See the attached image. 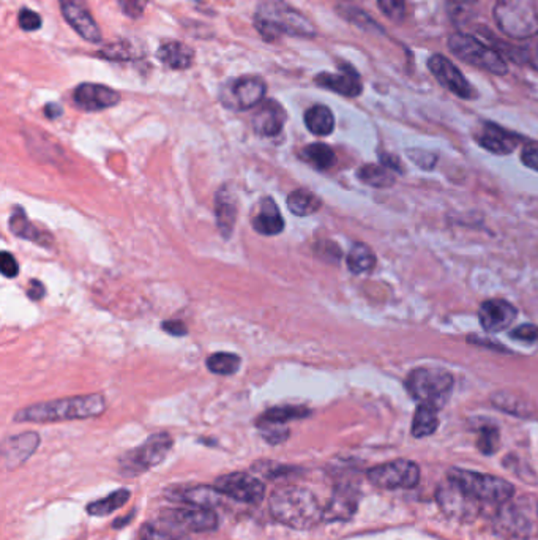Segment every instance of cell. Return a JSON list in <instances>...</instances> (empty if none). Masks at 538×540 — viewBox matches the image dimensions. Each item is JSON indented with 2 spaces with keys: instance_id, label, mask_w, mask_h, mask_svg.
Here are the masks:
<instances>
[{
  "instance_id": "6da1fadb",
  "label": "cell",
  "mask_w": 538,
  "mask_h": 540,
  "mask_svg": "<svg viewBox=\"0 0 538 540\" xmlns=\"http://www.w3.org/2000/svg\"><path fill=\"white\" fill-rule=\"evenodd\" d=\"M269 511L277 522L299 531L314 528L324 520V509L318 498L297 485L277 488L269 499Z\"/></svg>"
},
{
  "instance_id": "7bdbcfd3",
  "label": "cell",
  "mask_w": 538,
  "mask_h": 540,
  "mask_svg": "<svg viewBox=\"0 0 538 540\" xmlns=\"http://www.w3.org/2000/svg\"><path fill=\"white\" fill-rule=\"evenodd\" d=\"M314 253L320 256V260L322 261L331 262V264L340 262L343 256V251L340 250V247L330 240H320L318 244L314 245Z\"/></svg>"
},
{
  "instance_id": "1f68e13d",
  "label": "cell",
  "mask_w": 538,
  "mask_h": 540,
  "mask_svg": "<svg viewBox=\"0 0 538 540\" xmlns=\"http://www.w3.org/2000/svg\"><path fill=\"white\" fill-rule=\"evenodd\" d=\"M141 540H189L185 535V529L178 528V525L160 518L154 523L144 525L139 535Z\"/></svg>"
},
{
  "instance_id": "7c38bea8",
  "label": "cell",
  "mask_w": 538,
  "mask_h": 540,
  "mask_svg": "<svg viewBox=\"0 0 538 540\" xmlns=\"http://www.w3.org/2000/svg\"><path fill=\"white\" fill-rule=\"evenodd\" d=\"M368 479L379 488H414L421 482V468L411 460H393L368 471Z\"/></svg>"
},
{
  "instance_id": "30bf717a",
  "label": "cell",
  "mask_w": 538,
  "mask_h": 540,
  "mask_svg": "<svg viewBox=\"0 0 538 540\" xmlns=\"http://www.w3.org/2000/svg\"><path fill=\"white\" fill-rule=\"evenodd\" d=\"M436 501L445 515L460 523H472L477 520L483 504L449 477L439 485Z\"/></svg>"
},
{
  "instance_id": "f1b7e54d",
  "label": "cell",
  "mask_w": 538,
  "mask_h": 540,
  "mask_svg": "<svg viewBox=\"0 0 538 540\" xmlns=\"http://www.w3.org/2000/svg\"><path fill=\"white\" fill-rule=\"evenodd\" d=\"M96 56L111 62H130V60L142 59L146 56V48L139 42L125 38V40L109 43Z\"/></svg>"
},
{
  "instance_id": "83f0119b",
  "label": "cell",
  "mask_w": 538,
  "mask_h": 540,
  "mask_svg": "<svg viewBox=\"0 0 538 540\" xmlns=\"http://www.w3.org/2000/svg\"><path fill=\"white\" fill-rule=\"evenodd\" d=\"M10 229L16 238L29 240L34 244L42 245V247H49V244H53V238L46 232L40 231L27 219V215L21 208H15V210H13L12 217H10Z\"/></svg>"
},
{
  "instance_id": "5bb4252c",
  "label": "cell",
  "mask_w": 538,
  "mask_h": 540,
  "mask_svg": "<svg viewBox=\"0 0 538 540\" xmlns=\"http://www.w3.org/2000/svg\"><path fill=\"white\" fill-rule=\"evenodd\" d=\"M161 518L178 525V528L191 533H208L219 526V518L215 509L198 507V505H184V507H171L161 512Z\"/></svg>"
},
{
  "instance_id": "484cf974",
  "label": "cell",
  "mask_w": 538,
  "mask_h": 540,
  "mask_svg": "<svg viewBox=\"0 0 538 540\" xmlns=\"http://www.w3.org/2000/svg\"><path fill=\"white\" fill-rule=\"evenodd\" d=\"M157 59L171 70H187L195 62V51L182 42H166L157 51Z\"/></svg>"
},
{
  "instance_id": "5b68a950",
  "label": "cell",
  "mask_w": 538,
  "mask_h": 540,
  "mask_svg": "<svg viewBox=\"0 0 538 540\" xmlns=\"http://www.w3.org/2000/svg\"><path fill=\"white\" fill-rule=\"evenodd\" d=\"M409 395L419 404L444 408L453 391V376L442 369H417L406 380Z\"/></svg>"
},
{
  "instance_id": "7402d4cb",
  "label": "cell",
  "mask_w": 538,
  "mask_h": 540,
  "mask_svg": "<svg viewBox=\"0 0 538 540\" xmlns=\"http://www.w3.org/2000/svg\"><path fill=\"white\" fill-rule=\"evenodd\" d=\"M288 120V113L277 100H264L253 114V128L260 137H279Z\"/></svg>"
},
{
  "instance_id": "9a60e30c",
  "label": "cell",
  "mask_w": 538,
  "mask_h": 540,
  "mask_svg": "<svg viewBox=\"0 0 538 540\" xmlns=\"http://www.w3.org/2000/svg\"><path fill=\"white\" fill-rule=\"evenodd\" d=\"M428 68L438 79L439 84L444 86L453 96L460 97L462 100H472L477 96L472 84L469 83L462 70L442 54L431 56L428 59Z\"/></svg>"
},
{
  "instance_id": "52a82bcc",
  "label": "cell",
  "mask_w": 538,
  "mask_h": 540,
  "mask_svg": "<svg viewBox=\"0 0 538 540\" xmlns=\"http://www.w3.org/2000/svg\"><path fill=\"white\" fill-rule=\"evenodd\" d=\"M449 48L458 59L466 62L469 66H477L480 70L503 76L509 72L507 62L502 56L494 49L486 46L479 38L468 34H453L449 38Z\"/></svg>"
},
{
  "instance_id": "ee69618b",
  "label": "cell",
  "mask_w": 538,
  "mask_h": 540,
  "mask_svg": "<svg viewBox=\"0 0 538 540\" xmlns=\"http://www.w3.org/2000/svg\"><path fill=\"white\" fill-rule=\"evenodd\" d=\"M378 5L381 12L393 23H401L404 19V13H406L404 0H378Z\"/></svg>"
},
{
  "instance_id": "7a4b0ae2",
  "label": "cell",
  "mask_w": 538,
  "mask_h": 540,
  "mask_svg": "<svg viewBox=\"0 0 538 540\" xmlns=\"http://www.w3.org/2000/svg\"><path fill=\"white\" fill-rule=\"evenodd\" d=\"M107 410V402L100 393L60 398L54 402L32 404L18 411L15 422L24 423H51V422L81 421L98 417Z\"/></svg>"
},
{
  "instance_id": "9c48e42d",
  "label": "cell",
  "mask_w": 538,
  "mask_h": 540,
  "mask_svg": "<svg viewBox=\"0 0 538 540\" xmlns=\"http://www.w3.org/2000/svg\"><path fill=\"white\" fill-rule=\"evenodd\" d=\"M510 501L499 505L492 520L497 535L512 540L533 539L538 535V516H533L526 505Z\"/></svg>"
},
{
  "instance_id": "e0dca14e",
  "label": "cell",
  "mask_w": 538,
  "mask_h": 540,
  "mask_svg": "<svg viewBox=\"0 0 538 540\" xmlns=\"http://www.w3.org/2000/svg\"><path fill=\"white\" fill-rule=\"evenodd\" d=\"M73 100L79 109L96 113L118 105L120 94L105 84L83 83L75 89Z\"/></svg>"
},
{
  "instance_id": "cb8c5ba5",
  "label": "cell",
  "mask_w": 538,
  "mask_h": 540,
  "mask_svg": "<svg viewBox=\"0 0 538 540\" xmlns=\"http://www.w3.org/2000/svg\"><path fill=\"white\" fill-rule=\"evenodd\" d=\"M520 141L521 138L518 135L492 122L483 125V130L479 137L480 146L496 155L512 154Z\"/></svg>"
},
{
  "instance_id": "bcb514c9",
  "label": "cell",
  "mask_w": 538,
  "mask_h": 540,
  "mask_svg": "<svg viewBox=\"0 0 538 540\" xmlns=\"http://www.w3.org/2000/svg\"><path fill=\"white\" fill-rule=\"evenodd\" d=\"M256 471H259L260 474L270 477L272 481H275L277 477H284V475H290L292 473H297L299 469L288 466V464H255Z\"/></svg>"
},
{
  "instance_id": "f35d334b",
  "label": "cell",
  "mask_w": 538,
  "mask_h": 540,
  "mask_svg": "<svg viewBox=\"0 0 538 540\" xmlns=\"http://www.w3.org/2000/svg\"><path fill=\"white\" fill-rule=\"evenodd\" d=\"M303 158L316 169H330L337 163V155L324 143L310 144L303 148Z\"/></svg>"
},
{
  "instance_id": "e575fe53",
  "label": "cell",
  "mask_w": 538,
  "mask_h": 540,
  "mask_svg": "<svg viewBox=\"0 0 538 540\" xmlns=\"http://www.w3.org/2000/svg\"><path fill=\"white\" fill-rule=\"evenodd\" d=\"M436 408L430 404H419L412 421V434L415 438L431 436L439 427V417Z\"/></svg>"
},
{
  "instance_id": "3957f363",
  "label": "cell",
  "mask_w": 538,
  "mask_h": 540,
  "mask_svg": "<svg viewBox=\"0 0 538 540\" xmlns=\"http://www.w3.org/2000/svg\"><path fill=\"white\" fill-rule=\"evenodd\" d=\"M255 27L269 42L281 36L314 38L318 34L313 21L284 0H259Z\"/></svg>"
},
{
  "instance_id": "d6986e66",
  "label": "cell",
  "mask_w": 538,
  "mask_h": 540,
  "mask_svg": "<svg viewBox=\"0 0 538 540\" xmlns=\"http://www.w3.org/2000/svg\"><path fill=\"white\" fill-rule=\"evenodd\" d=\"M518 310L513 303L503 299H490L480 305L479 320L488 333L502 332L516 320Z\"/></svg>"
},
{
  "instance_id": "680465c9",
  "label": "cell",
  "mask_w": 538,
  "mask_h": 540,
  "mask_svg": "<svg viewBox=\"0 0 538 540\" xmlns=\"http://www.w3.org/2000/svg\"><path fill=\"white\" fill-rule=\"evenodd\" d=\"M455 2H460V4H475L479 0H455Z\"/></svg>"
},
{
  "instance_id": "db71d44e",
  "label": "cell",
  "mask_w": 538,
  "mask_h": 540,
  "mask_svg": "<svg viewBox=\"0 0 538 540\" xmlns=\"http://www.w3.org/2000/svg\"><path fill=\"white\" fill-rule=\"evenodd\" d=\"M161 327H163V331H166L172 337H185L188 333V327L185 326V322H182V321H165Z\"/></svg>"
},
{
  "instance_id": "8d00e7d4",
  "label": "cell",
  "mask_w": 538,
  "mask_h": 540,
  "mask_svg": "<svg viewBox=\"0 0 538 540\" xmlns=\"http://www.w3.org/2000/svg\"><path fill=\"white\" fill-rule=\"evenodd\" d=\"M130 490L127 488H120L117 492H113L107 494V498L98 499L92 504L87 505V512L94 516H107L117 511L120 507H124L128 499H130Z\"/></svg>"
},
{
  "instance_id": "8992f818",
  "label": "cell",
  "mask_w": 538,
  "mask_h": 540,
  "mask_svg": "<svg viewBox=\"0 0 538 540\" xmlns=\"http://www.w3.org/2000/svg\"><path fill=\"white\" fill-rule=\"evenodd\" d=\"M449 479L460 484L466 492L471 493L473 498L480 503H492V504H503L515 494V487L496 475L483 474L477 471L468 469L452 468L447 474Z\"/></svg>"
},
{
  "instance_id": "2e32d148",
  "label": "cell",
  "mask_w": 538,
  "mask_h": 540,
  "mask_svg": "<svg viewBox=\"0 0 538 540\" xmlns=\"http://www.w3.org/2000/svg\"><path fill=\"white\" fill-rule=\"evenodd\" d=\"M60 12L77 36L89 43H101L103 34L90 13L87 0H59Z\"/></svg>"
},
{
  "instance_id": "d4e9b609",
  "label": "cell",
  "mask_w": 538,
  "mask_h": 540,
  "mask_svg": "<svg viewBox=\"0 0 538 540\" xmlns=\"http://www.w3.org/2000/svg\"><path fill=\"white\" fill-rule=\"evenodd\" d=\"M215 214H217V226L221 236L231 239L237 221V202L234 193L228 187H223L217 193L215 199Z\"/></svg>"
},
{
  "instance_id": "74e56055",
  "label": "cell",
  "mask_w": 538,
  "mask_h": 540,
  "mask_svg": "<svg viewBox=\"0 0 538 540\" xmlns=\"http://www.w3.org/2000/svg\"><path fill=\"white\" fill-rule=\"evenodd\" d=\"M357 178H360L363 184L371 185L376 188H387L395 184V176L391 174V169L384 165H365L359 168Z\"/></svg>"
},
{
  "instance_id": "7dc6e473",
  "label": "cell",
  "mask_w": 538,
  "mask_h": 540,
  "mask_svg": "<svg viewBox=\"0 0 538 540\" xmlns=\"http://www.w3.org/2000/svg\"><path fill=\"white\" fill-rule=\"evenodd\" d=\"M148 2L150 0H117V5L128 18L137 19L146 12Z\"/></svg>"
},
{
  "instance_id": "ab89813d",
  "label": "cell",
  "mask_w": 538,
  "mask_h": 540,
  "mask_svg": "<svg viewBox=\"0 0 538 540\" xmlns=\"http://www.w3.org/2000/svg\"><path fill=\"white\" fill-rule=\"evenodd\" d=\"M242 365V359L232 352H215L208 359V369L219 376L236 374Z\"/></svg>"
},
{
  "instance_id": "44dd1931",
  "label": "cell",
  "mask_w": 538,
  "mask_h": 540,
  "mask_svg": "<svg viewBox=\"0 0 538 540\" xmlns=\"http://www.w3.org/2000/svg\"><path fill=\"white\" fill-rule=\"evenodd\" d=\"M314 83L322 89L331 90L338 96L350 97V98H355L363 92L360 75L350 66H341L337 73H320L314 77Z\"/></svg>"
},
{
  "instance_id": "603a6c76",
  "label": "cell",
  "mask_w": 538,
  "mask_h": 540,
  "mask_svg": "<svg viewBox=\"0 0 538 540\" xmlns=\"http://www.w3.org/2000/svg\"><path fill=\"white\" fill-rule=\"evenodd\" d=\"M38 445H40V436L34 432L8 438L4 443V451H2L6 468L21 466L24 462H27L32 457V453L36 451Z\"/></svg>"
},
{
  "instance_id": "ffe728a7",
  "label": "cell",
  "mask_w": 538,
  "mask_h": 540,
  "mask_svg": "<svg viewBox=\"0 0 538 540\" xmlns=\"http://www.w3.org/2000/svg\"><path fill=\"white\" fill-rule=\"evenodd\" d=\"M166 496L185 505H198V507H208L215 509L223 505L225 494L219 492L217 487L208 485H184V487H174L166 490Z\"/></svg>"
},
{
  "instance_id": "816d5d0a",
  "label": "cell",
  "mask_w": 538,
  "mask_h": 540,
  "mask_svg": "<svg viewBox=\"0 0 538 540\" xmlns=\"http://www.w3.org/2000/svg\"><path fill=\"white\" fill-rule=\"evenodd\" d=\"M408 154L411 155V158L414 160L415 165L423 168V169H431L436 165V155L430 154L426 150H419V148H412L408 150Z\"/></svg>"
},
{
  "instance_id": "c3c4849f",
  "label": "cell",
  "mask_w": 538,
  "mask_h": 540,
  "mask_svg": "<svg viewBox=\"0 0 538 540\" xmlns=\"http://www.w3.org/2000/svg\"><path fill=\"white\" fill-rule=\"evenodd\" d=\"M18 23L21 29L25 32H36V30L42 29V16L38 13L30 10V8H23L19 12Z\"/></svg>"
},
{
  "instance_id": "836d02e7",
  "label": "cell",
  "mask_w": 538,
  "mask_h": 540,
  "mask_svg": "<svg viewBox=\"0 0 538 540\" xmlns=\"http://www.w3.org/2000/svg\"><path fill=\"white\" fill-rule=\"evenodd\" d=\"M320 206H322L320 198L307 188L294 190L288 197V208L297 217H310V215L316 214Z\"/></svg>"
},
{
  "instance_id": "4fadbf2b",
  "label": "cell",
  "mask_w": 538,
  "mask_h": 540,
  "mask_svg": "<svg viewBox=\"0 0 538 540\" xmlns=\"http://www.w3.org/2000/svg\"><path fill=\"white\" fill-rule=\"evenodd\" d=\"M215 487L228 498L245 503V504H260L266 496L264 484L247 473H231L221 475L215 482Z\"/></svg>"
},
{
  "instance_id": "8fae6325",
  "label": "cell",
  "mask_w": 538,
  "mask_h": 540,
  "mask_svg": "<svg viewBox=\"0 0 538 540\" xmlns=\"http://www.w3.org/2000/svg\"><path fill=\"white\" fill-rule=\"evenodd\" d=\"M266 81L259 76L229 79L219 90V100L232 111H249L259 107L266 97Z\"/></svg>"
},
{
  "instance_id": "9f6ffc18",
  "label": "cell",
  "mask_w": 538,
  "mask_h": 540,
  "mask_svg": "<svg viewBox=\"0 0 538 540\" xmlns=\"http://www.w3.org/2000/svg\"><path fill=\"white\" fill-rule=\"evenodd\" d=\"M381 163H382L385 168H389V169L402 172L401 163H400L397 157H393V155H381Z\"/></svg>"
},
{
  "instance_id": "f907efd6",
  "label": "cell",
  "mask_w": 538,
  "mask_h": 540,
  "mask_svg": "<svg viewBox=\"0 0 538 540\" xmlns=\"http://www.w3.org/2000/svg\"><path fill=\"white\" fill-rule=\"evenodd\" d=\"M0 272L6 279H15L18 277L19 264L15 256L10 255L8 251H2V258H0Z\"/></svg>"
},
{
  "instance_id": "6f0895ef",
  "label": "cell",
  "mask_w": 538,
  "mask_h": 540,
  "mask_svg": "<svg viewBox=\"0 0 538 540\" xmlns=\"http://www.w3.org/2000/svg\"><path fill=\"white\" fill-rule=\"evenodd\" d=\"M62 114H64V109L57 103H47L46 107H45V116H46L47 119H57Z\"/></svg>"
},
{
  "instance_id": "ba28073f",
  "label": "cell",
  "mask_w": 538,
  "mask_h": 540,
  "mask_svg": "<svg viewBox=\"0 0 538 540\" xmlns=\"http://www.w3.org/2000/svg\"><path fill=\"white\" fill-rule=\"evenodd\" d=\"M172 438L167 433L148 436L137 449L127 452L120 458V469L125 475H139L160 464L172 449Z\"/></svg>"
},
{
  "instance_id": "681fc988",
  "label": "cell",
  "mask_w": 538,
  "mask_h": 540,
  "mask_svg": "<svg viewBox=\"0 0 538 540\" xmlns=\"http://www.w3.org/2000/svg\"><path fill=\"white\" fill-rule=\"evenodd\" d=\"M512 339L520 340L524 343H537L538 344V326L533 324H523V326L516 327L510 333Z\"/></svg>"
},
{
  "instance_id": "d6a6232c",
  "label": "cell",
  "mask_w": 538,
  "mask_h": 540,
  "mask_svg": "<svg viewBox=\"0 0 538 540\" xmlns=\"http://www.w3.org/2000/svg\"><path fill=\"white\" fill-rule=\"evenodd\" d=\"M311 416V411L303 406H279L272 410L266 411L262 416L258 419L256 425H286L288 422L299 421V419H307Z\"/></svg>"
},
{
  "instance_id": "11a10c76",
  "label": "cell",
  "mask_w": 538,
  "mask_h": 540,
  "mask_svg": "<svg viewBox=\"0 0 538 540\" xmlns=\"http://www.w3.org/2000/svg\"><path fill=\"white\" fill-rule=\"evenodd\" d=\"M27 294H29L32 301H40V299L46 296V288H45L42 281L32 280V281H30L29 290H27Z\"/></svg>"
},
{
  "instance_id": "4dcf8cb0",
  "label": "cell",
  "mask_w": 538,
  "mask_h": 540,
  "mask_svg": "<svg viewBox=\"0 0 538 540\" xmlns=\"http://www.w3.org/2000/svg\"><path fill=\"white\" fill-rule=\"evenodd\" d=\"M492 404L499 410L503 411V413H509L512 416L529 419V417H533V414H535V408H533V404L529 403L526 398L513 392L494 393L492 395Z\"/></svg>"
},
{
  "instance_id": "f546056e",
  "label": "cell",
  "mask_w": 538,
  "mask_h": 540,
  "mask_svg": "<svg viewBox=\"0 0 538 540\" xmlns=\"http://www.w3.org/2000/svg\"><path fill=\"white\" fill-rule=\"evenodd\" d=\"M305 125L316 137H329L335 130V116L330 107L316 105L307 109Z\"/></svg>"
},
{
  "instance_id": "4316f807",
  "label": "cell",
  "mask_w": 538,
  "mask_h": 540,
  "mask_svg": "<svg viewBox=\"0 0 538 540\" xmlns=\"http://www.w3.org/2000/svg\"><path fill=\"white\" fill-rule=\"evenodd\" d=\"M253 228L260 236H279L283 232V215L279 214L272 198H266L260 202L259 212L253 219Z\"/></svg>"
},
{
  "instance_id": "b9f144b4",
  "label": "cell",
  "mask_w": 538,
  "mask_h": 540,
  "mask_svg": "<svg viewBox=\"0 0 538 540\" xmlns=\"http://www.w3.org/2000/svg\"><path fill=\"white\" fill-rule=\"evenodd\" d=\"M338 13L343 16L346 21H350L352 25L360 27L361 30H367V32H373V30H381L378 27V23L374 19L370 18L367 13L361 12L359 8L354 6H340Z\"/></svg>"
},
{
  "instance_id": "ac0fdd59",
  "label": "cell",
  "mask_w": 538,
  "mask_h": 540,
  "mask_svg": "<svg viewBox=\"0 0 538 540\" xmlns=\"http://www.w3.org/2000/svg\"><path fill=\"white\" fill-rule=\"evenodd\" d=\"M360 493L352 484H338L324 509V522H348L357 512Z\"/></svg>"
},
{
  "instance_id": "f6af8a7d",
  "label": "cell",
  "mask_w": 538,
  "mask_h": 540,
  "mask_svg": "<svg viewBox=\"0 0 538 540\" xmlns=\"http://www.w3.org/2000/svg\"><path fill=\"white\" fill-rule=\"evenodd\" d=\"M258 428L269 444H281L289 438V430L284 425H259Z\"/></svg>"
},
{
  "instance_id": "60d3db41",
  "label": "cell",
  "mask_w": 538,
  "mask_h": 540,
  "mask_svg": "<svg viewBox=\"0 0 538 540\" xmlns=\"http://www.w3.org/2000/svg\"><path fill=\"white\" fill-rule=\"evenodd\" d=\"M499 430L496 425L492 423H485L483 427H480L479 430V441H477V447L483 455H492L496 453L499 449Z\"/></svg>"
},
{
  "instance_id": "d590c367",
  "label": "cell",
  "mask_w": 538,
  "mask_h": 540,
  "mask_svg": "<svg viewBox=\"0 0 538 540\" xmlns=\"http://www.w3.org/2000/svg\"><path fill=\"white\" fill-rule=\"evenodd\" d=\"M348 262V268L350 272L355 275H360V273L371 272L374 266H376V255H374L373 250L370 249L365 244H355L350 249V255L346 258Z\"/></svg>"
},
{
  "instance_id": "f5cc1de1",
  "label": "cell",
  "mask_w": 538,
  "mask_h": 540,
  "mask_svg": "<svg viewBox=\"0 0 538 540\" xmlns=\"http://www.w3.org/2000/svg\"><path fill=\"white\" fill-rule=\"evenodd\" d=\"M521 161L531 168L533 171H538V144H527L521 152Z\"/></svg>"
},
{
  "instance_id": "277c9868",
  "label": "cell",
  "mask_w": 538,
  "mask_h": 540,
  "mask_svg": "<svg viewBox=\"0 0 538 540\" xmlns=\"http://www.w3.org/2000/svg\"><path fill=\"white\" fill-rule=\"evenodd\" d=\"M492 16L499 30L515 40L538 36V0H496Z\"/></svg>"
}]
</instances>
